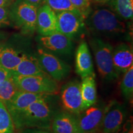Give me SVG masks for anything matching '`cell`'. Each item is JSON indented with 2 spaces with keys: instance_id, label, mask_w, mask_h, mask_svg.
I'll return each instance as SVG.
<instances>
[{
  "instance_id": "cell-27",
  "label": "cell",
  "mask_w": 133,
  "mask_h": 133,
  "mask_svg": "<svg viewBox=\"0 0 133 133\" xmlns=\"http://www.w3.org/2000/svg\"><path fill=\"white\" fill-rule=\"evenodd\" d=\"M12 76V73L11 71L0 65V82L5 79L10 78Z\"/></svg>"
},
{
  "instance_id": "cell-30",
  "label": "cell",
  "mask_w": 133,
  "mask_h": 133,
  "mask_svg": "<svg viewBox=\"0 0 133 133\" xmlns=\"http://www.w3.org/2000/svg\"><path fill=\"white\" fill-rule=\"evenodd\" d=\"M26 1L37 8L40 7L41 6L46 3L45 0H26Z\"/></svg>"
},
{
  "instance_id": "cell-5",
  "label": "cell",
  "mask_w": 133,
  "mask_h": 133,
  "mask_svg": "<svg viewBox=\"0 0 133 133\" xmlns=\"http://www.w3.org/2000/svg\"><path fill=\"white\" fill-rule=\"evenodd\" d=\"M12 78L19 91L35 94H56L59 85L49 75L22 76L12 75Z\"/></svg>"
},
{
  "instance_id": "cell-14",
  "label": "cell",
  "mask_w": 133,
  "mask_h": 133,
  "mask_svg": "<svg viewBox=\"0 0 133 133\" xmlns=\"http://www.w3.org/2000/svg\"><path fill=\"white\" fill-rule=\"evenodd\" d=\"M55 94H35L19 91L11 101L5 104L11 117L22 112L32 103L39 100L46 99Z\"/></svg>"
},
{
  "instance_id": "cell-1",
  "label": "cell",
  "mask_w": 133,
  "mask_h": 133,
  "mask_svg": "<svg viewBox=\"0 0 133 133\" xmlns=\"http://www.w3.org/2000/svg\"><path fill=\"white\" fill-rule=\"evenodd\" d=\"M50 99L51 96L46 99L36 101L24 110L12 116L15 128L19 129L50 128L55 115L54 110L49 101Z\"/></svg>"
},
{
  "instance_id": "cell-12",
  "label": "cell",
  "mask_w": 133,
  "mask_h": 133,
  "mask_svg": "<svg viewBox=\"0 0 133 133\" xmlns=\"http://www.w3.org/2000/svg\"><path fill=\"white\" fill-rule=\"evenodd\" d=\"M36 40L43 49L57 54H70L74 48L71 39L59 31L48 35H39Z\"/></svg>"
},
{
  "instance_id": "cell-18",
  "label": "cell",
  "mask_w": 133,
  "mask_h": 133,
  "mask_svg": "<svg viewBox=\"0 0 133 133\" xmlns=\"http://www.w3.org/2000/svg\"><path fill=\"white\" fill-rule=\"evenodd\" d=\"M12 73V75L22 76L48 75L43 69L37 57L29 53L25 55Z\"/></svg>"
},
{
  "instance_id": "cell-17",
  "label": "cell",
  "mask_w": 133,
  "mask_h": 133,
  "mask_svg": "<svg viewBox=\"0 0 133 133\" xmlns=\"http://www.w3.org/2000/svg\"><path fill=\"white\" fill-rule=\"evenodd\" d=\"M53 132L80 133L76 116L67 112L55 115L51 124Z\"/></svg>"
},
{
  "instance_id": "cell-23",
  "label": "cell",
  "mask_w": 133,
  "mask_h": 133,
  "mask_svg": "<svg viewBox=\"0 0 133 133\" xmlns=\"http://www.w3.org/2000/svg\"><path fill=\"white\" fill-rule=\"evenodd\" d=\"M121 91L127 101L132 100L133 97V66L124 74L121 83Z\"/></svg>"
},
{
  "instance_id": "cell-10",
  "label": "cell",
  "mask_w": 133,
  "mask_h": 133,
  "mask_svg": "<svg viewBox=\"0 0 133 133\" xmlns=\"http://www.w3.org/2000/svg\"><path fill=\"white\" fill-rule=\"evenodd\" d=\"M57 31L70 38L76 37L82 33L85 24L81 15L71 11L56 12Z\"/></svg>"
},
{
  "instance_id": "cell-19",
  "label": "cell",
  "mask_w": 133,
  "mask_h": 133,
  "mask_svg": "<svg viewBox=\"0 0 133 133\" xmlns=\"http://www.w3.org/2000/svg\"><path fill=\"white\" fill-rule=\"evenodd\" d=\"M95 74L82 78L81 92L83 99V109L84 110L96 104L97 101Z\"/></svg>"
},
{
  "instance_id": "cell-32",
  "label": "cell",
  "mask_w": 133,
  "mask_h": 133,
  "mask_svg": "<svg viewBox=\"0 0 133 133\" xmlns=\"http://www.w3.org/2000/svg\"><path fill=\"white\" fill-rule=\"evenodd\" d=\"M94 1H96V2H99V3H103V2H105L107 1V0H94Z\"/></svg>"
},
{
  "instance_id": "cell-16",
  "label": "cell",
  "mask_w": 133,
  "mask_h": 133,
  "mask_svg": "<svg viewBox=\"0 0 133 133\" xmlns=\"http://www.w3.org/2000/svg\"><path fill=\"white\" fill-rule=\"evenodd\" d=\"M113 63L119 76L133 66V52L131 46L126 43H121L114 48Z\"/></svg>"
},
{
  "instance_id": "cell-13",
  "label": "cell",
  "mask_w": 133,
  "mask_h": 133,
  "mask_svg": "<svg viewBox=\"0 0 133 133\" xmlns=\"http://www.w3.org/2000/svg\"><path fill=\"white\" fill-rule=\"evenodd\" d=\"M36 30L41 35H48L58 31L56 13L46 3L37 9Z\"/></svg>"
},
{
  "instance_id": "cell-4",
  "label": "cell",
  "mask_w": 133,
  "mask_h": 133,
  "mask_svg": "<svg viewBox=\"0 0 133 133\" xmlns=\"http://www.w3.org/2000/svg\"><path fill=\"white\" fill-rule=\"evenodd\" d=\"M89 44L101 77L107 81L117 79L119 75L116 73L113 63V46L100 37L91 38Z\"/></svg>"
},
{
  "instance_id": "cell-28",
  "label": "cell",
  "mask_w": 133,
  "mask_h": 133,
  "mask_svg": "<svg viewBox=\"0 0 133 133\" xmlns=\"http://www.w3.org/2000/svg\"><path fill=\"white\" fill-rule=\"evenodd\" d=\"M116 133H132V125L130 121L124 123L120 129Z\"/></svg>"
},
{
  "instance_id": "cell-25",
  "label": "cell",
  "mask_w": 133,
  "mask_h": 133,
  "mask_svg": "<svg viewBox=\"0 0 133 133\" xmlns=\"http://www.w3.org/2000/svg\"><path fill=\"white\" fill-rule=\"evenodd\" d=\"M80 13L84 21L92 12L90 0H70Z\"/></svg>"
},
{
  "instance_id": "cell-21",
  "label": "cell",
  "mask_w": 133,
  "mask_h": 133,
  "mask_svg": "<svg viewBox=\"0 0 133 133\" xmlns=\"http://www.w3.org/2000/svg\"><path fill=\"white\" fill-rule=\"evenodd\" d=\"M19 90L15 84L12 76L0 82V101L4 105L11 101Z\"/></svg>"
},
{
  "instance_id": "cell-24",
  "label": "cell",
  "mask_w": 133,
  "mask_h": 133,
  "mask_svg": "<svg viewBox=\"0 0 133 133\" xmlns=\"http://www.w3.org/2000/svg\"><path fill=\"white\" fill-rule=\"evenodd\" d=\"M45 2L56 12L71 11L81 15L70 0H45Z\"/></svg>"
},
{
  "instance_id": "cell-6",
  "label": "cell",
  "mask_w": 133,
  "mask_h": 133,
  "mask_svg": "<svg viewBox=\"0 0 133 133\" xmlns=\"http://www.w3.org/2000/svg\"><path fill=\"white\" fill-rule=\"evenodd\" d=\"M23 38L0 41V65L12 72L27 52Z\"/></svg>"
},
{
  "instance_id": "cell-8",
  "label": "cell",
  "mask_w": 133,
  "mask_h": 133,
  "mask_svg": "<svg viewBox=\"0 0 133 133\" xmlns=\"http://www.w3.org/2000/svg\"><path fill=\"white\" fill-rule=\"evenodd\" d=\"M127 110L123 104L112 101L106 110L100 130L102 133H116L125 123Z\"/></svg>"
},
{
  "instance_id": "cell-20",
  "label": "cell",
  "mask_w": 133,
  "mask_h": 133,
  "mask_svg": "<svg viewBox=\"0 0 133 133\" xmlns=\"http://www.w3.org/2000/svg\"><path fill=\"white\" fill-rule=\"evenodd\" d=\"M109 5L121 19H132L133 0H109Z\"/></svg>"
},
{
  "instance_id": "cell-11",
  "label": "cell",
  "mask_w": 133,
  "mask_h": 133,
  "mask_svg": "<svg viewBox=\"0 0 133 133\" xmlns=\"http://www.w3.org/2000/svg\"><path fill=\"white\" fill-rule=\"evenodd\" d=\"M61 100L64 109L70 114L78 115L83 111L81 83L74 80L65 84L61 89Z\"/></svg>"
},
{
  "instance_id": "cell-2",
  "label": "cell",
  "mask_w": 133,
  "mask_h": 133,
  "mask_svg": "<svg viewBox=\"0 0 133 133\" xmlns=\"http://www.w3.org/2000/svg\"><path fill=\"white\" fill-rule=\"evenodd\" d=\"M88 29L96 37H116L126 32V25L114 12L99 9L91 12L85 20Z\"/></svg>"
},
{
  "instance_id": "cell-22",
  "label": "cell",
  "mask_w": 133,
  "mask_h": 133,
  "mask_svg": "<svg viewBox=\"0 0 133 133\" xmlns=\"http://www.w3.org/2000/svg\"><path fill=\"white\" fill-rule=\"evenodd\" d=\"M0 133H15L12 118L6 105L0 101Z\"/></svg>"
},
{
  "instance_id": "cell-9",
  "label": "cell",
  "mask_w": 133,
  "mask_h": 133,
  "mask_svg": "<svg viewBox=\"0 0 133 133\" xmlns=\"http://www.w3.org/2000/svg\"><path fill=\"white\" fill-rule=\"evenodd\" d=\"M106 106L93 105L76 116L80 133H96L100 130Z\"/></svg>"
},
{
  "instance_id": "cell-31",
  "label": "cell",
  "mask_w": 133,
  "mask_h": 133,
  "mask_svg": "<svg viewBox=\"0 0 133 133\" xmlns=\"http://www.w3.org/2000/svg\"><path fill=\"white\" fill-rule=\"evenodd\" d=\"M14 0H0V7L9 8Z\"/></svg>"
},
{
  "instance_id": "cell-15",
  "label": "cell",
  "mask_w": 133,
  "mask_h": 133,
  "mask_svg": "<svg viewBox=\"0 0 133 133\" xmlns=\"http://www.w3.org/2000/svg\"><path fill=\"white\" fill-rule=\"evenodd\" d=\"M75 71L81 78L95 74L90 51L85 41L81 42L76 49Z\"/></svg>"
},
{
  "instance_id": "cell-7",
  "label": "cell",
  "mask_w": 133,
  "mask_h": 133,
  "mask_svg": "<svg viewBox=\"0 0 133 133\" xmlns=\"http://www.w3.org/2000/svg\"><path fill=\"white\" fill-rule=\"evenodd\" d=\"M37 59L44 71L56 81L65 79L70 72L69 65L41 47L38 49Z\"/></svg>"
},
{
  "instance_id": "cell-29",
  "label": "cell",
  "mask_w": 133,
  "mask_h": 133,
  "mask_svg": "<svg viewBox=\"0 0 133 133\" xmlns=\"http://www.w3.org/2000/svg\"><path fill=\"white\" fill-rule=\"evenodd\" d=\"M22 133H52L49 131L43 129L38 128H26Z\"/></svg>"
},
{
  "instance_id": "cell-33",
  "label": "cell",
  "mask_w": 133,
  "mask_h": 133,
  "mask_svg": "<svg viewBox=\"0 0 133 133\" xmlns=\"http://www.w3.org/2000/svg\"><path fill=\"white\" fill-rule=\"evenodd\" d=\"M53 133H56V132H53Z\"/></svg>"
},
{
  "instance_id": "cell-3",
  "label": "cell",
  "mask_w": 133,
  "mask_h": 133,
  "mask_svg": "<svg viewBox=\"0 0 133 133\" xmlns=\"http://www.w3.org/2000/svg\"><path fill=\"white\" fill-rule=\"evenodd\" d=\"M9 8L11 25L19 29L24 35H32L36 30L38 8L26 0H14Z\"/></svg>"
},
{
  "instance_id": "cell-26",
  "label": "cell",
  "mask_w": 133,
  "mask_h": 133,
  "mask_svg": "<svg viewBox=\"0 0 133 133\" xmlns=\"http://www.w3.org/2000/svg\"><path fill=\"white\" fill-rule=\"evenodd\" d=\"M9 25V8L0 7V28Z\"/></svg>"
}]
</instances>
